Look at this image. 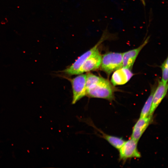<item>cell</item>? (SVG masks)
Segmentation results:
<instances>
[{"label": "cell", "mask_w": 168, "mask_h": 168, "mask_svg": "<svg viewBox=\"0 0 168 168\" xmlns=\"http://www.w3.org/2000/svg\"><path fill=\"white\" fill-rule=\"evenodd\" d=\"M156 87L153 86L150 94L143 105L140 113V117H144L149 115L151 109L153 95Z\"/></svg>", "instance_id": "12"}, {"label": "cell", "mask_w": 168, "mask_h": 168, "mask_svg": "<svg viewBox=\"0 0 168 168\" xmlns=\"http://www.w3.org/2000/svg\"><path fill=\"white\" fill-rule=\"evenodd\" d=\"M149 39V37H148L138 47L123 53V67L132 69L138 54L142 48L147 44Z\"/></svg>", "instance_id": "8"}, {"label": "cell", "mask_w": 168, "mask_h": 168, "mask_svg": "<svg viewBox=\"0 0 168 168\" xmlns=\"http://www.w3.org/2000/svg\"><path fill=\"white\" fill-rule=\"evenodd\" d=\"M140 1H141L142 3L143 4V5L145 6V0H140Z\"/></svg>", "instance_id": "15"}, {"label": "cell", "mask_w": 168, "mask_h": 168, "mask_svg": "<svg viewBox=\"0 0 168 168\" xmlns=\"http://www.w3.org/2000/svg\"><path fill=\"white\" fill-rule=\"evenodd\" d=\"M162 71L161 81L165 84L167 83L168 81V58L165 60L160 66Z\"/></svg>", "instance_id": "14"}, {"label": "cell", "mask_w": 168, "mask_h": 168, "mask_svg": "<svg viewBox=\"0 0 168 168\" xmlns=\"http://www.w3.org/2000/svg\"><path fill=\"white\" fill-rule=\"evenodd\" d=\"M102 57L98 48L83 63L80 68L78 75L95 71L99 68Z\"/></svg>", "instance_id": "6"}, {"label": "cell", "mask_w": 168, "mask_h": 168, "mask_svg": "<svg viewBox=\"0 0 168 168\" xmlns=\"http://www.w3.org/2000/svg\"><path fill=\"white\" fill-rule=\"evenodd\" d=\"M102 78L101 77L96 76L91 73L89 72L86 74V91L95 86Z\"/></svg>", "instance_id": "13"}, {"label": "cell", "mask_w": 168, "mask_h": 168, "mask_svg": "<svg viewBox=\"0 0 168 168\" xmlns=\"http://www.w3.org/2000/svg\"><path fill=\"white\" fill-rule=\"evenodd\" d=\"M86 74H81L70 79L72 90V104L86 96Z\"/></svg>", "instance_id": "3"}, {"label": "cell", "mask_w": 168, "mask_h": 168, "mask_svg": "<svg viewBox=\"0 0 168 168\" xmlns=\"http://www.w3.org/2000/svg\"><path fill=\"white\" fill-rule=\"evenodd\" d=\"M113 72L111 82L114 86L125 84L133 76L131 70L123 67Z\"/></svg>", "instance_id": "10"}, {"label": "cell", "mask_w": 168, "mask_h": 168, "mask_svg": "<svg viewBox=\"0 0 168 168\" xmlns=\"http://www.w3.org/2000/svg\"><path fill=\"white\" fill-rule=\"evenodd\" d=\"M138 142L131 138L124 143L119 149V159L125 161L128 159L133 158H139L141 154L137 148Z\"/></svg>", "instance_id": "4"}, {"label": "cell", "mask_w": 168, "mask_h": 168, "mask_svg": "<svg viewBox=\"0 0 168 168\" xmlns=\"http://www.w3.org/2000/svg\"><path fill=\"white\" fill-rule=\"evenodd\" d=\"M152 121L153 116L140 117L133 127L131 138L138 142Z\"/></svg>", "instance_id": "7"}, {"label": "cell", "mask_w": 168, "mask_h": 168, "mask_svg": "<svg viewBox=\"0 0 168 168\" xmlns=\"http://www.w3.org/2000/svg\"><path fill=\"white\" fill-rule=\"evenodd\" d=\"M114 88L107 79L102 77L95 86L86 90V96L90 98L105 99L112 102L114 100Z\"/></svg>", "instance_id": "1"}, {"label": "cell", "mask_w": 168, "mask_h": 168, "mask_svg": "<svg viewBox=\"0 0 168 168\" xmlns=\"http://www.w3.org/2000/svg\"><path fill=\"white\" fill-rule=\"evenodd\" d=\"M167 90V83L165 84L161 81H159L158 86L156 87L153 95L149 116H153L155 110L166 96Z\"/></svg>", "instance_id": "9"}, {"label": "cell", "mask_w": 168, "mask_h": 168, "mask_svg": "<svg viewBox=\"0 0 168 168\" xmlns=\"http://www.w3.org/2000/svg\"><path fill=\"white\" fill-rule=\"evenodd\" d=\"M88 123L90 124V125L93 128L96 129L101 134V135L98 134V135L100 136V137L105 139L111 146L116 149L119 150L124 143L125 141L122 138L105 134L100 130L98 129L93 124H92L90 122H88Z\"/></svg>", "instance_id": "11"}, {"label": "cell", "mask_w": 168, "mask_h": 168, "mask_svg": "<svg viewBox=\"0 0 168 168\" xmlns=\"http://www.w3.org/2000/svg\"><path fill=\"white\" fill-rule=\"evenodd\" d=\"M123 53L109 52L102 57L100 68L109 76L115 70L123 67Z\"/></svg>", "instance_id": "2"}, {"label": "cell", "mask_w": 168, "mask_h": 168, "mask_svg": "<svg viewBox=\"0 0 168 168\" xmlns=\"http://www.w3.org/2000/svg\"><path fill=\"white\" fill-rule=\"evenodd\" d=\"M105 38L103 35L101 39L94 47L81 55L70 66L64 69L63 72L69 75H78L80 68L83 63L98 48L99 45L105 40Z\"/></svg>", "instance_id": "5"}]
</instances>
